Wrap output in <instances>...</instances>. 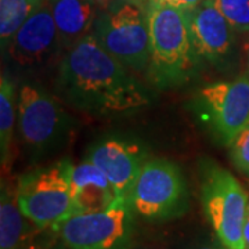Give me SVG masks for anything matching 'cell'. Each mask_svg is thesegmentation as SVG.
Here are the masks:
<instances>
[{
    "instance_id": "6",
    "label": "cell",
    "mask_w": 249,
    "mask_h": 249,
    "mask_svg": "<svg viewBox=\"0 0 249 249\" xmlns=\"http://www.w3.org/2000/svg\"><path fill=\"white\" fill-rule=\"evenodd\" d=\"M127 202L134 214L148 222H168L181 217L190 202L183 172L169 160L148 158Z\"/></svg>"
},
{
    "instance_id": "7",
    "label": "cell",
    "mask_w": 249,
    "mask_h": 249,
    "mask_svg": "<svg viewBox=\"0 0 249 249\" xmlns=\"http://www.w3.org/2000/svg\"><path fill=\"white\" fill-rule=\"evenodd\" d=\"M17 124L24 144L39 157L62 148L75 126L57 98L31 83L18 91Z\"/></svg>"
},
{
    "instance_id": "23",
    "label": "cell",
    "mask_w": 249,
    "mask_h": 249,
    "mask_svg": "<svg viewBox=\"0 0 249 249\" xmlns=\"http://www.w3.org/2000/svg\"><path fill=\"white\" fill-rule=\"evenodd\" d=\"M244 242H245V249H249V202L247 208L245 223H244Z\"/></svg>"
},
{
    "instance_id": "19",
    "label": "cell",
    "mask_w": 249,
    "mask_h": 249,
    "mask_svg": "<svg viewBox=\"0 0 249 249\" xmlns=\"http://www.w3.org/2000/svg\"><path fill=\"white\" fill-rule=\"evenodd\" d=\"M229 148L232 165L249 178V124L235 136Z\"/></svg>"
},
{
    "instance_id": "17",
    "label": "cell",
    "mask_w": 249,
    "mask_h": 249,
    "mask_svg": "<svg viewBox=\"0 0 249 249\" xmlns=\"http://www.w3.org/2000/svg\"><path fill=\"white\" fill-rule=\"evenodd\" d=\"M45 0H0V42L7 49L13 36Z\"/></svg>"
},
{
    "instance_id": "5",
    "label": "cell",
    "mask_w": 249,
    "mask_h": 249,
    "mask_svg": "<svg viewBox=\"0 0 249 249\" xmlns=\"http://www.w3.org/2000/svg\"><path fill=\"white\" fill-rule=\"evenodd\" d=\"M94 36L124 67L145 71L150 65V27L147 6L137 0H116L98 14Z\"/></svg>"
},
{
    "instance_id": "9",
    "label": "cell",
    "mask_w": 249,
    "mask_h": 249,
    "mask_svg": "<svg viewBox=\"0 0 249 249\" xmlns=\"http://www.w3.org/2000/svg\"><path fill=\"white\" fill-rule=\"evenodd\" d=\"M54 231L67 249H132L134 212L127 199L116 198L106 211L73 214Z\"/></svg>"
},
{
    "instance_id": "2",
    "label": "cell",
    "mask_w": 249,
    "mask_h": 249,
    "mask_svg": "<svg viewBox=\"0 0 249 249\" xmlns=\"http://www.w3.org/2000/svg\"><path fill=\"white\" fill-rule=\"evenodd\" d=\"M147 14L150 27L148 75L158 88L178 86L196 73L201 57L193 40L188 11L150 0Z\"/></svg>"
},
{
    "instance_id": "12",
    "label": "cell",
    "mask_w": 249,
    "mask_h": 249,
    "mask_svg": "<svg viewBox=\"0 0 249 249\" xmlns=\"http://www.w3.org/2000/svg\"><path fill=\"white\" fill-rule=\"evenodd\" d=\"M190 29L196 50L211 62H220L230 57L234 47V29L217 9L213 0H205L188 11Z\"/></svg>"
},
{
    "instance_id": "10",
    "label": "cell",
    "mask_w": 249,
    "mask_h": 249,
    "mask_svg": "<svg viewBox=\"0 0 249 249\" xmlns=\"http://www.w3.org/2000/svg\"><path fill=\"white\" fill-rule=\"evenodd\" d=\"M148 158V150L140 140L122 136L104 137L94 142L86 154V160L107 176L116 198L124 199H129Z\"/></svg>"
},
{
    "instance_id": "21",
    "label": "cell",
    "mask_w": 249,
    "mask_h": 249,
    "mask_svg": "<svg viewBox=\"0 0 249 249\" xmlns=\"http://www.w3.org/2000/svg\"><path fill=\"white\" fill-rule=\"evenodd\" d=\"M157 1H160L168 6H173L176 9L184 10V11H191L198 7L201 3H204L205 0H157Z\"/></svg>"
},
{
    "instance_id": "8",
    "label": "cell",
    "mask_w": 249,
    "mask_h": 249,
    "mask_svg": "<svg viewBox=\"0 0 249 249\" xmlns=\"http://www.w3.org/2000/svg\"><path fill=\"white\" fill-rule=\"evenodd\" d=\"M190 107L216 142L230 145L249 124V76L205 85L196 90Z\"/></svg>"
},
{
    "instance_id": "15",
    "label": "cell",
    "mask_w": 249,
    "mask_h": 249,
    "mask_svg": "<svg viewBox=\"0 0 249 249\" xmlns=\"http://www.w3.org/2000/svg\"><path fill=\"white\" fill-rule=\"evenodd\" d=\"M40 230L21 211L17 198V183H1L0 198V249H11L36 237Z\"/></svg>"
},
{
    "instance_id": "16",
    "label": "cell",
    "mask_w": 249,
    "mask_h": 249,
    "mask_svg": "<svg viewBox=\"0 0 249 249\" xmlns=\"http://www.w3.org/2000/svg\"><path fill=\"white\" fill-rule=\"evenodd\" d=\"M18 121V94L16 85L7 75H1L0 80V151L1 166L6 169L10 162L11 142Z\"/></svg>"
},
{
    "instance_id": "4",
    "label": "cell",
    "mask_w": 249,
    "mask_h": 249,
    "mask_svg": "<svg viewBox=\"0 0 249 249\" xmlns=\"http://www.w3.org/2000/svg\"><path fill=\"white\" fill-rule=\"evenodd\" d=\"M72 168V162L62 160L31 170L17 180L19 208L40 230H55L73 214Z\"/></svg>"
},
{
    "instance_id": "3",
    "label": "cell",
    "mask_w": 249,
    "mask_h": 249,
    "mask_svg": "<svg viewBox=\"0 0 249 249\" xmlns=\"http://www.w3.org/2000/svg\"><path fill=\"white\" fill-rule=\"evenodd\" d=\"M248 194L231 172L213 160L201 163V204L224 249H245L244 223Z\"/></svg>"
},
{
    "instance_id": "1",
    "label": "cell",
    "mask_w": 249,
    "mask_h": 249,
    "mask_svg": "<svg viewBox=\"0 0 249 249\" xmlns=\"http://www.w3.org/2000/svg\"><path fill=\"white\" fill-rule=\"evenodd\" d=\"M55 90L71 107L101 118L129 115L150 103L127 67L108 53L93 32L65 52Z\"/></svg>"
},
{
    "instance_id": "18",
    "label": "cell",
    "mask_w": 249,
    "mask_h": 249,
    "mask_svg": "<svg viewBox=\"0 0 249 249\" xmlns=\"http://www.w3.org/2000/svg\"><path fill=\"white\" fill-rule=\"evenodd\" d=\"M235 32H249V0H213Z\"/></svg>"
},
{
    "instance_id": "20",
    "label": "cell",
    "mask_w": 249,
    "mask_h": 249,
    "mask_svg": "<svg viewBox=\"0 0 249 249\" xmlns=\"http://www.w3.org/2000/svg\"><path fill=\"white\" fill-rule=\"evenodd\" d=\"M55 237H57V234L54 230H52V229L45 230L34 238L25 241V242H22V244H19V245L11 249H46L55 240Z\"/></svg>"
},
{
    "instance_id": "11",
    "label": "cell",
    "mask_w": 249,
    "mask_h": 249,
    "mask_svg": "<svg viewBox=\"0 0 249 249\" xmlns=\"http://www.w3.org/2000/svg\"><path fill=\"white\" fill-rule=\"evenodd\" d=\"M60 46L58 31L49 1L45 0L13 36L7 52L19 65H35L49 58Z\"/></svg>"
},
{
    "instance_id": "25",
    "label": "cell",
    "mask_w": 249,
    "mask_h": 249,
    "mask_svg": "<svg viewBox=\"0 0 249 249\" xmlns=\"http://www.w3.org/2000/svg\"><path fill=\"white\" fill-rule=\"evenodd\" d=\"M46 249H67V248L64 247V244H62L61 241L55 237V240H54L53 242H52V244H50V245H49V247H47Z\"/></svg>"
},
{
    "instance_id": "24",
    "label": "cell",
    "mask_w": 249,
    "mask_h": 249,
    "mask_svg": "<svg viewBox=\"0 0 249 249\" xmlns=\"http://www.w3.org/2000/svg\"><path fill=\"white\" fill-rule=\"evenodd\" d=\"M96 1H97L100 10H106L107 7H109L112 3H115L116 0H96Z\"/></svg>"
},
{
    "instance_id": "22",
    "label": "cell",
    "mask_w": 249,
    "mask_h": 249,
    "mask_svg": "<svg viewBox=\"0 0 249 249\" xmlns=\"http://www.w3.org/2000/svg\"><path fill=\"white\" fill-rule=\"evenodd\" d=\"M242 61H244V73L249 76V37L242 45Z\"/></svg>"
},
{
    "instance_id": "14",
    "label": "cell",
    "mask_w": 249,
    "mask_h": 249,
    "mask_svg": "<svg viewBox=\"0 0 249 249\" xmlns=\"http://www.w3.org/2000/svg\"><path fill=\"white\" fill-rule=\"evenodd\" d=\"M58 31L60 46L67 52L91 34L98 17L96 0H47Z\"/></svg>"
},
{
    "instance_id": "26",
    "label": "cell",
    "mask_w": 249,
    "mask_h": 249,
    "mask_svg": "<svg viewBox=\"0 0 249 249\" xmlns=\"http://www.w3.org/2000/svg\"><path fill=\"white\" fill-rule=\"evenodd\" d=\"M199 249H224L222 247V248H217V247H209V245H206V247H202V248H199Z\"/></svg>"
},
{
    "instance_id": "13",
    "label": "cell",
    "mask_w": 249,
    "mask_h": 249,
    "mask_svg": "<svg viewBox=\"0 0 249 249\" xmlns=\"http://www.w3.org/2000/svg\"><path fill=\"white\" fill-rule=\"evenodd\" d=\"M71 191L73 214L106 211L116 199L107 176L86 158L72 168Z\"/></svg>"
}]
</instances>
